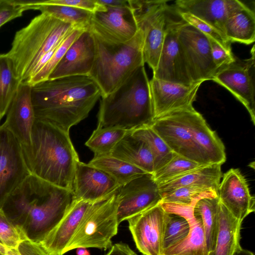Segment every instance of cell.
<instances>
[{
    "label": "cell",
    "instance_id": "obj_51",
    "mask_svg": "<svg viewBox=\"0 0 255 255\" xmlns=\"http://www.w3.org/2000/svg\"><path fill=\"white\" fill-rule=\"evenodd\" d=\"M8 249L0 243V255H5Z\"/></svg>",
    "mask_w": 255,
    "mask_h": 255
},
{
    "label": "cell",
    "instance_id": "obj_14",
    "mask_svg": "<svg viewBox=\"0 0 255 255\" xmlns=\"http://www.w3.org/2000/svg\"><path fill=\"white\" fill-rule=\"evenodd\" d=\"M105 7L104 10L92 13L90 30L110 42L123 43L131 39L138 29L129 5Z\"/></svg>",
    "mask_w": 255,
    "mask_h": 255
},
{
    "label": "cell",
    "instance_id": "obj_48",
    "mask_svg": "<svg viewBox=\"0 0 255 255\" xmlns=\"http://www.w3.org/2000/svg\"><path fill=\"white\" fill-rule=\"evenodd\" d=\"M233 255H255L254 254L248 250L243 249L242 247L239 248Z\"/></svg>",
    "mask_w": 255,
    "mask_h": 255
},
{
    "label": "cell",
    "instance_id": "obj_44",
    "mask_svg": "<svg viewBox=\"0 0 255 255\" xmlns=\"http://www.w3.org/2000/svg\"><path fill=\"white\" fill-rule=\"evenodd\" d=\"M51 2L74 7L94 12L104 10L106 7L100 4L97 0H49Z\"/></svg>",
    "mask_w": 255,
    "mask_h": 255
},
{
    "label": "cell",
    "instance_id": "obj_8",
    "mask_svg": "<svg viewBox=\"0 0 255 255\" xmlns=\"http://www.w3.org/2000/svg\"><path fill=\"white\" fill-rule=\"evenodd\" d=\"M138 29L143 34V55L154 71L160 57L164 39L167 0H128Z\"/></svg>",
    "mask_w": 255,
    "mask_h": 255
},
{
    "label": "cell",
    "instance_id": "obj_45",
    "mask_svg": "<svg viewBox=\"0 0 255 255\" xmlns=\"http://www.w3.org/2000/svg\"><path fill=\"white\" fill-rule=\"evenodd\" d=\"M20 255H49L40 243L21 240L15 248Z\"/></svg>",
    "mask_w": 255,
    "mask_h": 255
},
{
    "label": "cell",
    "instance_id": "obj_26",
    "mask_svg": "<svg viewBox=\"0 0 255 255\" xmlns=\"http://www.w3.org/2000/svg\"><path fill=\"white\" fill-rule=\"evenodd\" d=\"M111 156L126 161L148 173L154 172L152 154L142 140L128 131L111 151Z\"/></svg>",
    "mask_w": 255,
    "mask_h": 255
},
{
    "label": "cell",
    "instance_id": "obj_2",
    "mask_svg": "<svg viewBox=\"0 0 255 255\" xmlns=\"http://www.w3.org/2000/svg\"><path fill=\"white\" fill-rule=\"evenodd\" d=\"M101 97L98 85L86 76L48 79L31 89L35 118L68 132L88 116Z\"/></svg>",
    "mask_w": 255,
    "mask_h": 255
},
{
    "label": "cell",
    "instance_id": "obj_11",
    "mask_svg": "<svg viewBox=\"0 0 255 255\" xmlns=\"http://www.w3.org/2000/svg\"><path fill=\"white\" fill-rule=\"evenodd\" d=\"M250 58L234 61L217 70L212 81L228 90L246 108L255 125V45Z\"/></svg>",
    "mask_w": 255,
    "mask_h": 255
},
{
    "label": "cell",
    "instance_id": "obj_40",
    "mask_svg": "<svg viewBox=\"0 0 255 255\" xmlns=\"http://www.w3.org/2000/svg\"><path fill=\"white\" fill-rule=\"evenodd\" d=\"M175 9L181 18L187 23L195 27L209 39L215 41L226 50L232 51L231 43L217 29L188 12Z\"/></svg>",
    "mask_w": 255,
    "mask_h": 255
},
{
    "label": "cell",
    "instance_id": "obj_42",
    "mask_svg": "<svg viewBox=\"0 0 255 255\" xmlns=\"http://www.w3.org/2000/svg\"><path fill=\"white\" fill-rule=\"evenodd\" d=\"M24 7L14 0H1L0 2V27L6 22L21 16L25 11Z\"/></svg>",
    "mask_w": 255,
    "mask_h": 255
},
{
    "label": "cell",
    "instance_id": "obj_49",
    "mask_svg": "<svg viewBox=\"0 0 255 255\" xmlns=\"http://www.w3.org/2000/svg\"><path fill=\"white\" fill-rule=\"evenodd\" d=\"M76 249L77 255H90V252L86 248H79Z\"/></svg>",
    "mask_w": 255,
    "mask_h": 255
},
{
    "label": "cell",
    "instance_id": "obj_50",
    "mask_svg": "<svg viewBox=\"0 0 255 255\" xmlns=\"http://www.w3.org/2000/svg\"><path fill=\"white\" fill-rule=\"evenodd\" d=\"M5 255H20L16 248L8 249Z\"/></svg>",
    "mask_w": 255,
    "mask_h": 255
},
{
    "label": "cell",
    "instance_id": "obj_22",
    "mask_svg": "<svg viewBox=\"0 0 255 255\" xmlns=\"http://www.w3.org/2000/svg\"><path fill=\"white\" fill-rule=\"evenodd\" d=\"M184 121L205 163L222 165L226 160L225 147L202 115L193 107L181 110Z\"/></svg>",
    "mask_w": 255,
    "mask_h": 255
},
{
    "label": "cell",
    "instance_id": "obj_31",
    "mask_svg": "<svg viewBox=\"0 0 255 255\" xmlns=\"http://www.w3.org/2000/svg\"><path fill=\"white\" fill-rule=\"evenodd\" d=\"M224 35L230 43L249 45L255 40V15L248 6L230 17L224 26Z\"/></svg>",
    "mask_w": 255,
    "mask_h": 255
},
{
    "label": "cell",
    "instance_id": "obj_27",
    "mask_svg": "<svg viewBox=\"0 0 255 255\" xmlns=\"http://www.w3.org/2000/svg\"><path fill=\"white\" fill-rule=\"evenodd\" d=\"M221 165L211 164L203 165L171 180L158 185L162 195L178 188L186 186L207 187L217 192L222 177Z\"/></svg>",
    "mask_w": 255,
    "mask_h": 255
},
{
    "label": "cell",
    "instance_id": "obj_18",
    "mask_svg": "<svg viewBox=\"0 0 255 255\" xmlns=\"http://www.w3.org/2000/svg\"><path fill=\"white\" fill-rule=\"evenodd\" d=\"M217 191L220 202L236 219L243 222L255 211V197L238 168H232L222 175Z\"/></svg>",
    "mask_w": 255,
    "mask_h": 255
},
{
    "label": "cell",
    "instance_id": "obj_9",
    "mask_svg": "<svg viewBox=\"0 0 255 255\" xmlns=\"http://www.w3.org/2000/svg\"><path fill=\"white\" fill-rule=\"evenodd\" d=\"M178 39L192 83L212 80L217 69L213 60L209 38L183 20L179 29Z\"/></svg>",
    "mask_w": 255,
    "mask_h": 255
},
{
    "label": "cell",
    "instance_id": "obj_35",
    "mask_svg": "<svg viewBox=\"0 0 255 255\" xmlns=\"http://www.w3.org/2000/svg\"><path fill=\"white\" fill-rule=\"evenodd\" d=\"M129 130L117 128H96L85 143L94 156L109 155Z\"/></svg>",
    "mask_w": 255,
    "mask_h": 255
},
{
    "label": "cell",
    "instance_id": "obj_41",
    "mask_svg": "<svg viewBox=\"0 0 255 255\" xmlns=\"http://www.w3.org/2000/svg\"><path fill=\"white\" fill-rule=\"evenodd\" d=\"M21 241L18 230L0 209V243L7 249H13L15 248Z\"/></svg>",
    "mask_w": 255,
    "mask_h": 255
},
{
    "label": "cell",
    "instance_id": "obj_29",
    "mask_svg": "<svg viewBox=\"0 0 255 255\" xmlns=\"http://www.w3.org/2000/svg\"><path fill=\"white\" fill-rule=\"evenodd\" d=\"M220 202V201H219ZM219 231L214 249L207 255H233L240 248L242 222L219 203Z\"/></svg>",
    "mask_w": 255,
    "mask_h": 255
},
{
    "label": "cell",
    "instance_id": "obj_23",
    "mask_svg": "<svg viewBox=\"0 0 255 255\" xmlns=\"http://www.w3.org/2000/svg\"><path fill=\"white\" fill-rule=\"evenodd\" d=\"M175 3L177 9L188 12L205 21L225 37L226 21L247 6L238 0H178Z\"/></svg>",
    "mask_w": 255,
    "mask_h": 255
},
{
    "label": "cell",
    "instance_id": "obj_47",
    "mask_svg": "<svg viewBox=\"0 0 255 255\" xmlns=\"http://www.w3.org/2000/svg\"><path fill=\"white\" fill-rule=\"evenodd\" d=\"M98 2L105 6H124L128 5V0H97Z\"/></svg>",
    "mask_w": 255,
    "mask_h": 255
},
{
    "label": "cell",
    "instance_id": "obj_17",
    "mask_svg": "<svg viewBox=\"0 0 255 255\" xmlns=\"http://www.w3.org/2000/svg\"><path fill=\"white\" fill-rule=\"evenodd\" d=\"M174 153L203 164L205 163L185 124L181 110L154 120L150 126Z\"/></svg>",
    "mask_w": 255,
    "mask_h": 255
},
{
    "label": "cell",
    "instance_id": "obj_30",
    "mask_svg": "<svg viewBox=\"0 0 255 255\" xmlns=\"http://www.w3.org/2000/svg\"><path fill=\"white\" fill-rule=\"evenodd\" d=\"M219 203L217 196L204 197L199 199L192 209L193 215L202 221L208 254L214 249L218 233Z\"/></svg>",
    "mask_w": 255,
    "mask_h": 255
},
{
    "label": "cell",
    "instance_id": "obj_12",
    "mask_svg": "<svg viewBox=\"0 0 255 255\" xmlns=\"http://www.w3.org/2000/svg\"><path fill=\"white\" fill-rule=\"evenodd\" d=\"M29 174L21 144L9 129L0 125V209Z\"/></svg>",
    "mask_w": 255,
    "mask_h": 255
},
{
    "label": "cell",
    "instance_id": "obj_34",
    "mask_svg": "<svg viewBox=\"0 0 255 255\" xmlns=\"http://www.w3.org/2000/svg\"><path fill=\"white\" fill-rule=\"evenodd\" d=\"M131 133L144 141L149 147L154 159V172L163 167L172 158L174 153L150 126L135 129L131 131Z\"/></svg>",
    "mask_w": 255,
    "mask_h": 255
},
{
    "label": "cell",
    "instance_id": "obj_28",
    "mask_svg": "<svg viewBox=\"0 0 255 255\" xmlns=\"http://www.w3.org/2000/svg\"><path fill=\"white\" fill-rule=\"evenodd\" d=\"M26 10H38L77 28H88L92 12L86 10L51 2L47 0H14Z\"/></svg>",
    "mask_w": 255,
    "mask_h": 255
},
{
    "label": "cell",
    "instance_id": "obj_13",
    "mask_svg": "<svg viewBox=\"0 0 255 255\" xmlns=\"http://www.w3.org/2000/svg\"><path fill=\"white\" fill-rule=\"evenodd\" d=\"M119 223L160 203L162 196L152 174L145 173L121 186L116 191Z\"/></svg>",
    "mask_w": 255,
    "mask_h": 255
},
{
    "label": "cell",
    "instance_id": "obj_33",
    "mask_svg": "<svg viewBox=\"0 0 255 255\" xmlns=\"http://www.w3.org/2000/svg\"><path fill=\"white\" fill-rule=\"evenodd\" d=\"M20 83L11 59L6 53L0 54V122L6 114Z\"/></svg>",
    "mask_w": 255,
    "mask_h": 255
},
{
    "label": "cell",
    "instance_id": "obj_3",
    "mask_svg": "<svg viewBox=\"0 0 255 255\" xmlns=\"http://www.w3.org/2000/svg\"><path fill=\"white\" fill-rule=\"evenodd\" d=\"M23 153L30 174L72 191L76 167L80 160L69 132L35 118L31 145Z\"/></svg>",
    "mask_w": 255,
    "mask_h": 255
},
{
    "label": "cell",
    "instance_id": "obj_46",
    "mask_svg": "<svg viewBox=\"0 0 255 255\" xmlns=\"http://www.w3.org/2000/svg\"><path fill=\"white\" fill-rule=\"evenodd\" d=\"M104 255H137L125 243H117L112 245L109 251Z\"/></svg>",
    "mask_w": 255,
    "mask_h": 255
},
{
    "label": "cell",
    "instance_id": "obj_39",
    "mask_svg": "<svg viewBox=\"0 0 255 255\" xmlns=\"http://www.w3.org/2000/svg\"><path fill=\"white\" fill-rule=\"evenodd\" d=\"M86 29L75 28L62 41L47 63L36 74L24 82L32 87L39 83L48 80L50 74L60 62L70 45Z\"/></svg>",
    "mask_w": 255,
    "mask_h": 255
},
{
    "label": "cell",
    "instance_id": "obj_24",
    "mask_svg": "<svg viewBox=\"0 0 255 255\" xmlns=\"http://www.w3.org/2000/svg\"><path fill=\"white\" fill-rule=\"evenodd\" d=\"M92 203L81 200H74L62 219L40 243L49 255L64 254L65 249Z\"/></svg>",
    "mask_w": 255,
    "mask_h": 255
},
{
    "label": "cell",
    "instance_id": "obj_37",
    "mask_svg": "<svg viewBox=\"0 0 255 255\" xmlns=\"http://www.w3.org/2000/svg\"><path fill=\"white\" fill-rule=\"evenodd\" d=\"M205 165L207 164L199 163L174 153L169 162L152 175L156 183L159 185Z\"/></svg>",
    "mask_w": 255,
    "mask_h": 255
},
{
    "label": "cell",
    "instance_id": "obj_1",
    "mask_svg": "<svg viewBox=\"0 0 255 255\" xmlns=\"http://www.w3.org/2000/svg\"><path fill=\"white\" fill-rule=\"evenodd\" d=\"M74 200L73 191L30 174L9 195L1 209L19 232L21 240L40 243Z\"/></svg>",
    "mask_w": 255,
    "mask_h": 255
},
{
    "label": "cell",
    "instance_id": "obj_20",
    "mask_svg": "<svg viewBox=\"0 0 255 255\" xmlns=\"http://www.w3.org/2000/svg\"><path fill=\"white\" fill-rule=\"evenodd\" d=\"M95 58L94 38L88 28L70 45L48 79L73 76H89Z\"/></svg>",
    "mask_w": 255,
    "mask_h": 255
},
{
    "label": "cell",
    "instance_id": "obj_10",
    "mask_svg": "<svg viewBox=\"0 0 255 255\" xmlns=\"http://www.w3.org/2000/svg\"><path fill=\"white\" fill-rule=\"evenodd\" d=\"M183 21L175 8L168 6L164 41L153 78L189 86L194 84L188 75L178 39L179 29Z\"/></svg>",
    "mask_w": 255,
    "mask_h": 255
},
{
    "label": "cell",
    "instance_id": "obj_7",
    "mask_svg": "<svg viewBox=\"0 0 255 255\" xmlns=\"http://www.w3.org/2000/svg\"><path fill=\"white\" fill-rule=\"evenodd\" d=\"M116 192L109 197L93 203L85 212L63 254L79 248L103 250L112 246L120 224L117 217Z\"/></svg>",
    "mask_w": 255,
    "mask_h": 255
},
{
    "label": "cell",
    "instance_id": "obj_5",
    "mask_svg": "<svg viewBox=\"0 0 255 255\" xmlns=\"http://www.w3.org/2000/svg\"><path fill=\"white\" fill-rule=\"evenodd\" d=\"M75 28L77 27L71 24L41 13L17 31L6 54L13 62L15 74L20 82L26 81L39 60Z\"/></svg>",
    "mask_w": 255,
    "mask_h": 255
},
{
    "label": "cell",
    "instance_id": "obj_43",
    "mask_svg": "<svg viewBox=\"0 0 255 255\" xmlns=\"http://www.w3.org/2000/svg\"><path fill=\"white\" fill-rule=\"evenodd\" d=\"M209 39L213 60L217 70L234 61L236 56L232 51L226 50L215 41Z\"/></svg>",
    "mask_w": 255,
    "mask_h": 255
},
{
    "label": "cell",
    "instance_id": "obj_15",
    "mask_svg": "<svg viewBox=\"0 0 255 255\" xmlns=\"http://www.w3.org/2000/svg\"><path fill=\"white\" fill-rule=\"evenodd\" d=\"M166 213L160 203L127 220L136 248L143 255H162Z\"/></svg>",
    "mask_w": 255,
    "mask_h": 255
},
{
    "label": "cell",
    "instance_id": "obj_38",
    "mask_svg": "<svg viewBox=\"0 0 255 255\" xmlns=\"http://www.w3.org/2000/svg\"><path fill=\"white\" fill-rule=\"evenodd\" d=\"M189 231L190 225L185 217L167 213L162 238V251L184 239Z\"/></svg>",
    "mask_w": 255,
    "mask_h": 255
},
{
    "label": "cell",
    "instance_id": "obj_16",
    "mask_svg": "<svg viewBox=\"0 0 255 255\" xmlns=\"http://www.w3.org/2000/svg\"><path fill=\"white\" fill-rule=\"evenodd\" d=\"M202 83L187 86L152 77L149 81V87L154 120L193 107Z\"/></svg>",
    "mask_w": 255,
    "mask_h": 255
},
{
    "label": "cell",
    "instance_id": "obj_36",
    "mask_svg": "<svg viewBox=\"0 0 255 255\" xmlns=\"http://www.w3.org/2000/svg\"><path fill=\"white\" fill-rule=\"evenodd\" d=\"M216 196L217 192L210 188L198 186H186L162 195L160 203L193 207L201 198Z\"/></svg>",
    "mask_w": 255,
    "mask_h": 255
},
{
    "label": "cell",
    "instance_id": "obj_21",
    "mask_svg": "<svg viewBox=\"0 0 255 255\" xmlns=\"http://www.w3.org/2000/svg\"><path fill=\"white\" fill-rule=\"evenodd\" d=\"M31 89L32 87L26 83H20L2 124L17 138L23 151L31 145L32 128L35 120Z\"/></svg>",
    "mask_w": 255,
    "mask_h": 255
},
{
    "label": "cell",
    "instance_id": "obj_4",
    "mask_svg": "<svg viewBox=\"0 0 255 255\" xmlns=\"http://www.w3.org/2000/svg\"><path fill=\"white\" fill-rule=\"evenodd\" d=\"M154 120L149 81L143 65L117 89L102 97L97 128L132 131L151 126Z\"/></svg>",
    "mask_w": 255,
    "mask_h": 255
},
{
    "label": "cell",
    "instance_id": "obj_19",
    "mask_svg": "<svg viewBox=\"0 0 255 255\" xmlns=\"http://www.w3.org/2000/svg\"><path fill=\"white\" fill-rule=\"evenodd\" d=\"M120 186L103 170L80 161L77 163L72 190L75 200L94 203L112 195Z\"/></svg>",
    "mask_w": 255,
    "mask_h": 255
},
{
    "label": "cell",
    "instance_id": "obj_52",
    "mask_svg": "<svg viewBox=\"0 0 255 255\" xmlns=\"http://www.w3.org/2000/svg\"><path fill=\"white\" fill-rule=\"evenodd\" d=\"M1 2V0H0V2Z\"/></svg>",
    "mask_w": 255,
    "mask_h": 255
},
{
    "label": "cell",
    "instance_id": "obj_32",
    "mask_svg": "<svg viewBox=\"0 0 255 255\" xmlns=\"http://www.w3.org/2000/svg\"><path fill=\"white\" fill-rule=\"evenodd\" d=\"M88 163L109 174L120 186L136 177L148 173L110 154L94 156Z\"/></svg>",
    "mask_w": 255,
    "mask_h": 255
},
{
    "label": "cell",
    "instance_id": "obj_25",
    "mask_svg": "<svg viewBox=\"0 0 255 255\" xmlns=\"http://www.w3.org/2000/svg\"><path fill=\"white\" fill-rule=\"evenodd\" d=\"M164 208L167 213L185 217L189 222L190 231L184 239L164 250L162 255H207L202 221L193 215V207L165 204Z\"/></svg>",
    "mask_w": 255,
    "mask_h": 255
},
{
    "label": "cell",
    "instance_id": "obj_6",
    "mask_svg": "<svg viewBox=\"0 0 255 255\" xmlns=\"http://www.w3.org/2000/svg\"><path fill=\"white\" fill-rule=\"evenodd\" d=\"M92 33L95 58L89 77L99 87L102 97L113 92L138 68L144 65L143 34L138 29L130 40L115 43Z\"/></svg>",
    "mask_w": 255,
    "mask_h": 255
}]
</instances>
